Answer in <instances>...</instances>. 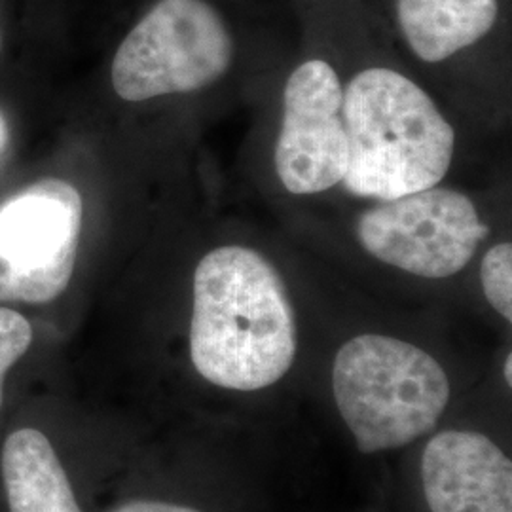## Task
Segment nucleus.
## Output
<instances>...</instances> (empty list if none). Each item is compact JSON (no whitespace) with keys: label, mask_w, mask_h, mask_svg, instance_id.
Here are the masks:
<instances>
[{"label":"nucleus","mask_w":512,"mask_h":512,"mask_svg":"<svg viewBox=\"0 0 512 512\" xmlns=\"http://www.w3.org/2000/svg\"><path fill=\"white\" fill-rule=\"evenodd\" d=\"M296 319L274 264L247 245L202 256L192 281L190 359L209 384L258 391L279 382L296 357Z\"/></svg>","instance_id":"nucleus-1"},{"label":"nucleus","mask_w":512,"mask_h":512,"mask_svg":"<svg viewBox=\"0 0 512 512\" xmlns=\"http://www.w3.org/2000/svg\"><path fill=\"white\" fill-rule=\"evenodd\" d=\"M351 196L389 202L439 186L456 156V129L435 99L391 67H366L344 88Z\"/></svg>","instance_id":"nucleus-2"},{"label":"nucleus","mask_w":512,"mask_h":512,"mask_svg":"<svg viewBox=\"0 0 512 512\" xmlns=\"http://www.w3.org/2000/svg\"><path fill=\"white\" fill-rule=\"evenodd\" d=\"M332 391L359 452L376 454L429 433L450 401V382L427 351L384 334L338 349Z\"/></svg>","instance_id":"nucleus-3"},{"label":"nucleus","mask_w":512,"mask_h":512,"mask_svg":"<svg viewBox=\"0 0 512 512\" xmlns=\"http://www.w3.org/2000/svg\"><path fill=\"white\" fill-rule=\"evenodd\" d=\"M238 54L230 19L211 0H156L120 42L110 82L116 95L143 103L215 86Z\"/></svg>","instance_id":"nucleus-4"},{"label":"nucleus","mask_w":512,"mask_h":512,"mask_svg":"<svg viewBox=\"0 0 512 512\" xmlns=\"http://www.w3.org/2000/svg\"><path fill=\"white\" fill-rule=\"evenodd\" d=\"M84 202L63 179H42L0 203V304H48L73 279Z\"/></svg>","instance_id":"nucleus-5"},{"label":"nucleus","mask_w":512,"mask_h":512,"mask_svg":"<svg viewBox=\"0 0 512 512\" xmlns=\"http://www.w3.org/2000/svg\"><path fill=\"white\" fill-rule=\"evenodd\" d=\"M486 236L476 203L444 186L376 202L355 220V238L368 255L423 279L459 274Z\"/></svg>","instance_id":"nucleus-6"},{"label":"nucleus","mask_w":512,"mask_h":512,"mask_svg":"<svg viewBox=\"0 0 512 512\" xmlns=\"http://www.w3.org/2000/svg\"><path fill=\"white\" fill-rule=\"evenodd\" d=\"M344 84L323 57L302 61L283 88V114L274 165L294 196H315L342 184L349 169Z\"/></svg>","instance_id":"nucleus-7"},{"label":"nucleus","mask_w":512,"mask_h":512,"mask_svg":"<svg viewBox=\"0 0 512 512\" xmlns=\"http://www.w3.org/2000/svg\"><path fill=\"white\" fill-rule=\"evenodd\" d=\"M431 512H512V463L494 440L475 431H444L421 459Z\"/></svg>","instance_id":"nucleus-8"},{"label":"nucleus","mask_w":512,"mask_h":512,"mask_svg":"<svg viewBox=\"0 0 512 512\" xmlns=\"http://www.w3.org/2000/svg\"><path fill=\"white\" fill-rule=\"evenodd\" d=\"M404 44L427 65H439L488 37L499 21V0H395Z\"/></svg>","instance_id":"nucleus-9"},{"label":"nucleus","mask_w":512,"mask_h":512,"mask_svg":"<svg viewBox=\"0 0 512 512\" xmlns=\"http://www.w3.org/2000/svg\"><path fill=\"white\" fill-rule=\"evenodd\" d=\"M10 512H82L54 444L35 427L10 433L0 454Z\"/></svg>","instance_id":"nucleus-10"},{"label":"nucleus","mask_w":512,"mask_h":512,"mask_svg":"<svg viewBox=\"0 0 512 512\" xmlns=\"http://www.w3.org/2000/svg\"><path fill=\"white\" fill-rule=\"evenodd\" d=\"M480 283L488 304L507 323L512 321V245L499 241L492 245L480 262Z\"/></svg>","instance_id":"nucleus-11"},{"label":"nucleus","mask_w":512,"mask_h":512,"mask_svg":"<svg viewBox=\"0 0 512 512\" xmlns=\"http://www.w3.org/2000/svg\"><path fill=\"white\" fill-rule=\"evenodd\" d=\"M33 344V327L19 311L0 306V408L4 403V380Z\"/></svg>","instance_id":"nucleus-12"},{"label":"nucleus","mask_w":512,"mask_h":512,"mask_svg":"<svg viewBox=\"0 0 512 512\" xmlns=\"http://www.w3.org/2000/svg\"><path fill=\"white\" fill-rule=\"evenodd\" d=\"M112 512H202L192 507H184V505H175V503H167V501H154V499H135L128 501L120 507H116Z\"/></svg>","instance_id":"nucleus-13"},{"label":"nucleus","mask_w":512,"mask_h":512,"mask_svg":"<svg viewBox=\"0 0 512 512\" xmlns=\"http://www.w3.org/2000/svg\"><path fill=\"white\" fill-rule=\"evenodd\" d=\"M512 355H507V359H505V368H503V372H505V378H507V384H512Z\"/></svg>","instance_id":"nucleus-14"},{"label":"nucleus","mask_w":512,"mask_h":512,"mask_svg":"<svg viewBox=\"0 0 512 512\" xmlns=\"http://www.w3.org/2000/svg\"><path fill=\"white\" fill-rule=\"evenodd\" d=\"M4 135H6V128H4V120H2V116H0V147H2V143H4Z\"/></svg>","instance_id":"nucleus-15"}]
</instances>
